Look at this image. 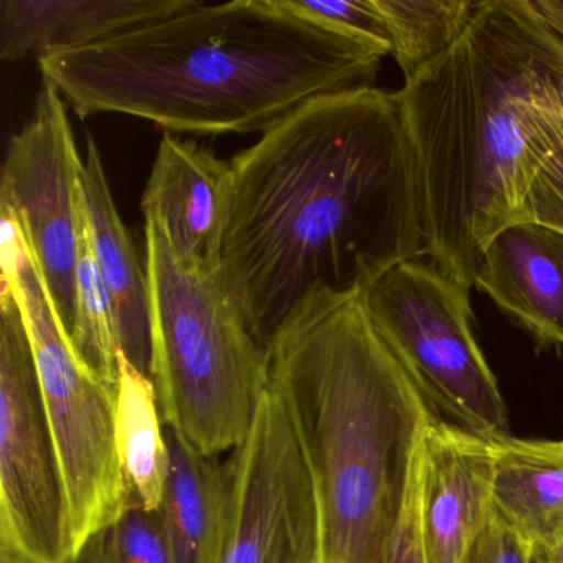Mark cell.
<instances>
[{
  "mask_svg": "<svg viewBox=\"0 0 563 563\" xmlns=\"http://www.w3.org/2000/svg\"><path fill=\"white\" fill-rule=\"evenodd\" d=\"M223 285L268 354L311 306L364 295L424 256L417 163L398 91L321 98L232 161Z\"/></svg>",
  "mask_w": 563,
  "mask_h": 563,
  "instance_id": "1",
  "label": "cell"
},
{
  "mask_svg": "<svg viewBox=\"0 0 563 563\" xmlns=\"http://www.w3.org/2000/svg\"><path fill=\"white\" fill-rule=\"evenodd\" d=\"M398 98L424 256L471 288L486 246L530 223L533 180L563 147V38L532 0H479L456 44Z\"/></svg>",
  "mask_w": 563,
  "mask_h": 563,
  "instance_id": "2",
  "label": "cell"
},
{
  "mask_svg": "<svg viewBox=\"0 0 563 563\" xmlns=\"http://www.w3.org/2000/svg\"><path fill=\"white\" fill-rule=\"evenodd\" d=\"M387 55L282 0H196L173 18L37 64L80 118L130 114L219 136L265 134L312 101L374 88Z\"/></svg>",
  "mask_w": 563,
  "mask_h": 563,
  "instance_id": "3",
  "label": "cell"
},
{
  "mask_svg": "<svg viewBox=\"0 0 563 563\" xmlns=\"http://www.w3.org/2000/svg\"><path fill=\"white\" fill-rule=\"evenodd\" d=\"M318 504L319 563H388L437 411L372 324L364 295L312 306L268 351Z\"/></svg>",
  "mask_w": 563,
  "mask_h": 563,
  "instance_id": "4",
  "label": "cell"
},
{
  "mask_svg": "<svg viewBox=\"0 0 563 563\" xmlns=\"http://www.w3.org/2000/svg\"><path fill=\"white\" fill-rule=\"evenodd\" d=\"M151 380L164 423L212 456L235 450L268 388V354L233 305L220 269L184 265L146 220Z\"/></svg>",
  "mask_w": 563,
  "mask_h": 563,
  "instance_id": "5",
  "label": "cell"
},
{
  "mask_svg": "<svg viewBox=\"0 0 563 563\" xmlns=\"http://www.w3.org/2000/svg\"><path fill=\"white\" fill-rule=\"evenodd\" d=\"M2 278L11 279L34 349L70 504L75 555L131 506L117 444V395L88 374L58 325L21 223L0 213Z\"/></svg>",
  "mask_w": 563,
  "mask_h": 563,
  "instance_id": "6",
  "label": "cell"
},
{
  "mask_svg": "<svg viewBox=\"0 0 563 563\" xmlns=\"http://www.w3.org/2000/svg\"><path fill=\"white\" fill-rule=\"evenodd\" d=\"M470 289L433 263L410 260L378 278L364 302L433 410L496 440L509 437V413L474 338Z\"/></svg>",
  "mask_w": 563,
  "mask_h": 563,
  "instance_id": "7",
  "label": "cell"
},
{
  "mask_svg": "<svg viewBox=\"0 0 563 563\" xmlns=\"http://www.w3.org/2000/svg\"><path fill=\"white\" fill-rule=\"evenodd\" d=\"M70 504L34 349L11 279L0 286V563H71Z\"/></svg>",
  "mask_w": 563,
  "mask_h": 563,
  "instance_id": "8",
  "label": "cell"
},
{
  "mask_svg": "<svg viewBox=\"0 0 563 563\" xmlns=\"http://www.w3.org/2000/svg\"><path fill=\"white\" fill-rule=\"evenodd\" d=\"M81 170L67 107L44 80L31 121L9 141L0 209L21 223L58 325L70 342L77 312V266L84 232Z\"/></svg>",
  "mask_w": 563,
  "mask_h": 563,
  "instance_id": "9",
  "label": "cell"
},
{
  "mask_svg": "<svg viewBox=\"0 0 563 563\" xmlns=\"http://www.w3.org/2000/svg\"><path fill=\"white\" fill-rule=\"evenodd\" d=\"M220 563H319L311 474L282 397L266 388L245 440L230 451Z\"/></svg>",
  "mask_w": 563,
  "mask_h": 563,
  "instance_id": "10",
  "label": "cell"
},
{
  "mask_svg": "<svg viewBox=\"0 0 563 563\" xmlns=\"http://www.w3.org/2000/svg\"><path fill=\"white\" fill-rule=\"evenodd\" d=\"M494 440L433 417L420 441L424 563H461L494 514Z\"/></svg>",
  "mask_w": 563,
  "mask_h": 563,
  "instance_id": "11",
  "label": "cell"
},
{
  "mask_svg": "<svg viewBox=\"0 0 563 563\" xmlns=\"http://www.w3.org/2000/svg\"><path fill=\"white\" fill-rule=\"evenodd\" d=\"M233 202L232 164L206 147L166 133L144 190V222L163 225L177 258L219 269Z\"/></svg>",
  "mask_w": 563,
  "mask_h": 563,
  "instance_id": "12",
  "label": "cell"
},
{
  "mask_svg": "<svg viewBox=\"0 0 563 563\" xmlns=\"http://www.w3.org/2000/svg\"><path fill=\"white\" fill-rule=\"evenodd\" d=\"M474 286L539 345H563V235L520 223L503 230L481 256Z\"/></svg>",
  "mask_w": 563,
  "mask_h": 563,
  "instance_id": "13",
  "label": "cell"
},
{
  "mask_svg": "<svg viewBox=\"0 0 563 563\" xmlns=\"http://www.w3.org/2000/svg\"><path fill=\"white\" fill-rule=\"evenodd\" d=\"M81 203L98 273L113 312L118 347L151 378V298L147 272L118 212L97 141L87 136Z\"/></svg>",
  "mask_w": 563,
  "mask_h": 563,
  "instance_id": "14",
  "label": "cell"
},
{
  "mask_svg": "<svg viewBox=\"0 0 563 563\" xmlns=\"http://www.w3.org/2000/svg\"><path fill=\"white\" fill-rule=\"evenodd\" d=\"M194 4L196 0H2L0 58L19 62L90 47Z\"/></svg>",
  "mask_w": 563,
  "mask_h": 563,
  "instance_id": "15",
  "label": "cell"
},
{
  "mask_svg": "<svg viewBox=\"0 0 563 563\" xmlns=\"http://www.w3.org/2000/svg\"><path fill=\"white\" fill-rule=\"evenodd\" d=\"M169 473L157 519L170 563H220L229 509L227 460L166 427Z\"/></svg>",
  "mask_w": 563,
  "mask_h": 563,
  "instance_id": "16",
  "label": "cell"
},
{
  "mask_svg": "<svg viewBox=\"0 0 563 563\" xmlns=\"http://www.w3.org/2000/svg\"><path fill=\"white\" fill-rule=\"evenodd\" d=\"M494 510L536 552L563 540V438L494 440Z\"/></svg>",
  "mask_w": 563,
  "mask_h": 563,
  "instance_id": "17",
  "label": "cell"
},
{
  "mask_svg": "<svg viewBox=\"0 0 563 563\" xmlns=\"http://www.w3.org/2000/svg\"><path fill=\"white\" fill-rule=\"evenodd\" d=\"M156 387L120 351L117 395V444L131 506L157 512L169 473L166 428Z\"/></svg>",
  "mask_w": 563,
  "mask_h": 563,
  "instance_id": "18",
  "label": "cell"
},
{
  "mask_svg": "<svg viewBox=\"0 0 563 563\" xmlns=\"http://www.w3.org/2000/svg\"><path fill=\"white\" fill-rule=\"evenodd\" d=\"M477 4L473 0H377L390 35V55L405 80L456 44Z\"/></svg>",
  "mask_w": 563,
  "mask_h": 563,
  "instance_id": "19",
  "label": "cell"
},
{
  "mask_svg": "<svg viewBox=\"0 0 563 563\" xmlns=\"http://www.w3.org/2000/svg\"><path fill=\"white\" fill-rule=\"evenodd\" d=\"M71 351L88 374L118 395L120 347L110 299L98 273L84 213L77 266V312L70 334Z\"/></svg>",
  "mask_w": 563,
  "mask_h": 563,
  "instance_id": "20",
  "label": "cell"
},
{
  "mask_svg": "<svg viewBox=\"0 0 563 563\" xmlns=\"http://www.w3.org/2000/svg\"><path fill=\"white\" fill-rule=\"evenodd\" d=\"M71 563H170L157 512L133 504L93 533Z\"/></svg>",
  "mask_w": 563,
  "mask_h": 563,
  "instance_id": "21",
  "label": "cell"
},
{
  "mask_svg": "<svg viewBox=\"0 0 563 563\" xmlns=\"http://www.w3.org/2000/svg\"><path fill=\"white\" fill-rule=\"evenodd\" d=\"M288 11L391 52L390 35L377 0H282Z\"/></svg>",
  "mask_w": 563,
  "mask_h": 563,
  "instance_id": "22",
  "label": "cell"
},
{
  "mask_svg": "<svg viewBox=\"0 0 563 563\" xmlns=\"http://www.w3.org/2000/svg\"><path fill=\"white\" fill-rule=\"evenodd\" d=\"M530 223L563 235V147L540 167L529 196Z\"/></svg>",
  "mask_w": 563,
  "mask_h": 563,
  "instance_id": "23",
  "label": "cell"
},
{
  "mask_svg": "<svg viewBox=\"0 0 563 563\" xmlns=\"http://www.w3.org/2000/svg\"><path fill=\"white\" fill-rule=\"evenodd\" d=\"M536 550L494 514L461 563H532Z\"/></svg>",
  "mask_w": 563,
  "mask_h": 563,
  "instance_id": "24",
  "label": "cell"
},
{
  "mask_svg": "<svg viewBox=\"0 0 563 563\" xmlns=\"http://www.w3.org/2000/svg\"><path fill=\"white\" fill-rule=\"evenodd\" d=\"M418 503H420V451H418V466L413 486H411L407 509H405L397 539H395L394 547H391L388 563H424L423 552H421Z\"/></svg>",
  "mask_w": 563,
  "mask_h": 563,
  "instance_id": "25",
  "label": "cell"
},
{
  "mask_svg": "<svg viewBox=\"0 0 563 563\" xmlns=\"http://www.w3.org/2000/svg\"><path fill=\"white\" fill-rule=\"evenodd\" d=\"M549 21L552 24L553 31L563 37V0H556L550 5Z\"/></svg>",
  "mask_w": 563,
  "mask_h": 563,
  "instance_id": "26",
  "label": "cell"
},
{
  "mask_svg": "<svg viewBox=\"0 0 563 563\" xmlns=\"http://www.w3.org/2000/svg\"><path fill=\"white\" fill-rule=\"evenodd\" d=\"M536 553L543 560V563H563V540L550 549Z\"/></svg>",
  "mask_w": 563,
  "mask_h": 563,
  "instance_id": "27",
  "label": "cell"
},
{
  "mask_svg": "<svg viewBox=\"0 0 563 563\" xmlns=\"http://www.w3.org/2000/svg\"><path fill=\"white\" fill-rule=\"evenodd\" d=\"M532 563H543V560L540 559V556L537 555V553H536V556H533V562Z\"/></svg>",
  "mask_w": 563,
  "mask_h": 563,
  "instance_id": "28",
  "label": "cell"
}]
</instances>
